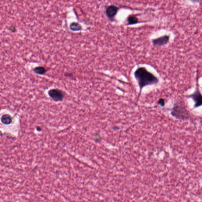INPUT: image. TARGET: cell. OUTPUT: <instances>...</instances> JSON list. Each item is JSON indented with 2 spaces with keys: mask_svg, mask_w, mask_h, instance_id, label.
<instances>
[{
  "mask_svg": "<svg viewBox=\"0 0 202 202\" xmlns=\"http://www.w3.org/2000/svg\"><path fill=\"white\" fill-rule=\"evenodd\" d=\"M191 1L193 3H199V0H191Z\"/></svg>",
  "mask_w": 202,
  "mask_h": 202,
  "instance_id": "obj_12",
  "label": "cell"
},
{
  "mask_svg": "<svg viewBox=\"0 0 202 202\" xmlns=\"http://www.w3.org/2000/svg\"><path fill=\"white\" fill-rule=\"evenodd\" d=\"M127 21L128 22V25H135L138 23V18L135 15H131L128 17Z\"/></svg>",
  "mask_w": 202,
  "mask_h": 202,
  "instance_id": "obj_8",
  "label": "cell"
},
{
  "mask_svg": "<svg viewBox=\"0 0 202 202\" xmlns=\"http://www.w3.org/2000/svg\"><path fill=\"white\" fill-rule=\"evenodd\" d=\"M72 25L74 26V27H71V28L72 30L74 31H80L81 29V26L78 23H74L72 24Z\"/></svg>",
  "mask_w": 202,
  "mask_h": 202,
  "instance_id": "obj_10",
  "label": "cell"
},
{
  "mask_svg": "<svg viewBox=\"0 0 202 202\" xmlns=\"http://www.w3.org/2000/svg\"><path fill=\"white\" fill-rule=\"evenodd\" d=\"M171 114L177 119L186 120L189 117V112L183 102H177L174 103L172 109Z\"/></svg>",
  "mask_w": 202,
  "mask_h": 202,
  "instance_id": "obj_2",
  "label": "cell"
},
{
  "mask_svg": "<svg viewBox=\"0 0 202 202\" xmlns=\"http://www.w3.org/2000/svg\"><path fill=\"white\" fill-rule=\"evenodd\" d=\"M1 121L4 124H9L12 122V117L8 114L4 115L2 117Z\"/></svg>",
  "mask_w": 202,
  "mask_h": 202,
  "instance_id": "obj_7",
  "label": "cell"
},
{
  "mask_svg": "<svg viewBox=\"0 0 202 202\" xmlns=\"http://www.w3.org/2000/svg\"><path fill=\"white\" fill-rule=\"evenodd\" d=\"M170 36L169 35H164L158 37L156 39L153 40L152 43L155 46H162L166 45L169 42Z\"/></svg>",
  "mask_w": 202,
  "mask_h": 202,
  "instance_id": "obj_5",
  "label": "cell"
},
{
  "mask_svg": "<svg viewBox=\"0 0 202 202\" xmlns=\"http://www.w3.org/2000/svg\"><path fill=\"white\" fill-rule=\"evenodd\" d=\"M135 78L140 87V94L142 89L146 86L157 84L159 80L151 72L143 67H140L134 72Z\"/></svg>",
  "mask_w": 202,
  "mask_h": 202,
  "instance_id": "obj_1",
  "label": "cell"
},
{
  "mask_svg": "<svg viewBox=\"0 0 202 202\" xmlns=\"http://www.w3.org/2000/svg\"><path fill=\"white\" fill-rule=\"evenodd\" d=\"M119 8L114 5H110L108 6L106 10V15L111 21L115 17L119 10Z\"/></svg>",
  "mask_w": 202,
  "mask_h": 202,
  "instance_id": "obj_6",
  "label": "cell"
},
{
  "mask_svg": "<svg viewBox=\"0 0 202 202\" xmlns=\"http://www.w3.org/2000/svg\"><path fill=\"white\" fill-rule=\"evenodd\" d=\"M158 104L161 107H164L165 105V100L163 98H160L158 101Z\"/></svg>",
  "mask_w": 202,
  "mask_h": 202,
  "instance_id": "obj_11",
  "label": "cell"
},
{
  "mask_svg": "<svg viewBox=\"0 0 202 202\" xmlns=\"http://www.w3.org/2000/svg\"><path fill=\"white\" fill-rule=\"evenodd\" d=\"M48 95L54 101H62L64 95L62 92L58 89H52L48 92Z\"/></svg>",
  "mask_w": 202,
  "mask_h": 202,
  "instance_id": "obj_4",
  "label": "cell"
},
{
  "mask_svg": "<svg viewBox=\"0 0 202 202\" xmlns=\"http://www.w3.org/2000/svg\"><path fill=\"white\" fill-rule=\"evenodd\" d=\"M34 71L37 74L43 75L46 72V69L44 67H36L34 69Z\"/></svg>",
  "mask_w": 202,
  "mask_h": 202,
  "instance_id": "obj_9",
  "label": "cell"
},
{
  "mask_svg": "<svg viewBox=\"0 0 202 202\" xmlns=\"http://www.w3.org/2000/svg\"><path fill=\"white\" fill-rule=\"evenodd\" d=\"M187 98H192L195 103L194 108H197L202 106V94L200 91L199 87L196 86L195 91L192 94L186 96Z\"/></svg>",
  "mask_w": 202,
  "mask_h": 202,
  "instance_id": "obj_3",
  "label": "cell"
}]
</instances>
